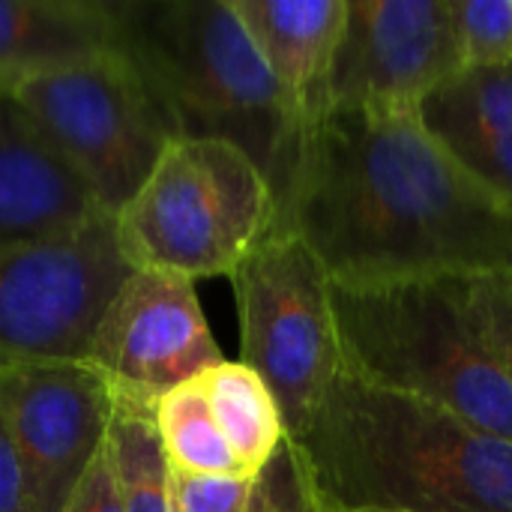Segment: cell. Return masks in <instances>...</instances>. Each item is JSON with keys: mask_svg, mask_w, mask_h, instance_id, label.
<instances>
[{"mask_svg": "<svg viewBox=\"0 0 512 512\" xmlns=\"http://www.w3.org/2000/svg\"><path fill=\"white\" fill-rule=\"evenodd\" d=\"M240 363L273 393L285 441H297L342 372L330 276L288 228L270 234L231 273Z\"/></svg>", "mask_w": 512, "mask_h": 512, "instance_id": "7", "label": "cell"}, {"mask_svg": "<svg viewBox=\"0 0 512 512\" xmlns=\"http://www.w3.org/2000/svg\"><path fill=\"white\" fill-rule=\"evenodd\" d=\"M252 477H207L171 468V512H246Z\"/></svg>", "mask_w": 512, "mask_h": 512, "instance_id": "22", "label": "cell"}, {"mask_svg": "<svg viewBox=\"0 0 512 512\" xmlns=\"http://www.w3.org/2000/svg\"><path fill=\"white\" fill-rule=\"evenodd\" d=\"M6 93L42 129L111 219L144 186L168 144L180 138L153 84L123 45L27 78Z\"/></svg>", "mask_w": 512, "mask_h": 512, "instance_id": "6", "label": "cell"}, {"mask_svg": "<svg viewBox=\"0 0 512 512\" xmlns=\"http://www.w3.org/2000/svg\"><path fill=\"white\" fill-rule=\"evenodd\" d=\"M318 512H327V510H318ZM336 512H345V510H336ZM357 512H369V510H357Z\"/></svg>", "mask_w": 512, "mask_h": 512, "instance_id": "26", "label": "cell"}, {"mask_svg": "<svg viewBox=\"0 0 512 512\" xmlns=\"http://www.w3.org/2000/svg\"><path fill=\"white\" fill-rule=\"evenodd\" d=\"M273 222L270 180L237 144L174 138L144 186L114 216V237L132 270L186 282L231 279Z\"/></svg>", "mask_w": 512, "mask_h": 512, "instance_id": "5", "label": "cell"}, {"mask_svg": "<svg viewBox=\"0 0 512 512\" xmlns=\"http://www.w3.org/2000/svg\"><path fill=\"white\" fill-rule=\"evenodd\" d=\"M507 267L512 270V213H510V258H507Z\"/></svg>", "mask_w": 512, "mask_h": 512, "instance_id": "25", "label": "cell"}, {"mask_svg": "<svg viewBox=\"0 0 512 512\" xmlns=\"http://www.w3.org/2000/svg\"><path fill=\"white\" fill-rule=\"evenodd\" d=\"M99 219L111 216L21 105L0 90V246L54 243Z\"/></svg>", "mask_w": 512, "mask_h": 512, "instance_id": "12", "label": "cell"}, {"mask_svg": "<svg viewBox=\"0 0 512 512\" xmlns=\"http://www.w3.org/2000/svg\"><path fill=\"white\" fill-rule=\"evenodd\" d=\"M246 512H318L297 453L288 441L255 477Z\"/></svg>", "mask_w": 512, "mask_h": 512, "instance_id": "21", "label": "cell"}, {"mask_svg": "<svg viewBox=\"0 0 512 512\" xmlns=\"http://www.w3.org/2000/svg\"><path fill=\"white\" fill-rule=\"evenodd\" d=\"M105 459L123 512H171V465L153 411L114 399Z\"/></svg>", "mask_w": 512, "mask_h": 512, "instance_id": "17", "label": "cell"}, {"mask_svg": "<svg viewBox=\"0 0 512 512\" xmlns=\"http://www.w3.org/2000/svg\"><path fill=\"white\" fill-rule=\"evenodd\" d=\"M153 423L165 459L174 471L207 477H246L210 414L201 378L186 381L168 396H162L153 408Z\"/></svg>", "mask_w": 512, "mask_h": 512, "instance_id": "18", "label": "cell"}, {"mask_svg": "<svg viewBox=\"0 0 512 512\" xmlns=\"http://www.w3.org/2000/svg\"><path fill=\"white\" fill-rule=\"evenodd\" d=\"M459 69L447 0H348L330 108H420Z\"/></svg>", "mask_w": 512, "mask_h": 512, "instance_id": "11", "label": "cell"}, {"mask_svg": "<svg viewBox=\"0 0 512 512\" xmlns=\"http://www.w3.org/2000/svg\"><path fill=\"white\" fill-rule=\"evenodd\" d=\"M123 48L180 138L237 144L279 192L297 147L282 90L231 0H120Z\"/></svg>", "mask_w": 512, "mask_h": 512, "instance_id": "3", "label": "cell"}, {"mask_svg": "<svg viewBox=\"0 0 512 512\" xmlns=\"http://www.w3.org/2000/svg\"><path fill=\"white\" fill-rule=\"evenodd\" d=\"M222 360L195 282L156 270H129L108 300L84 357L108 381L117 402L147 411Z\"/></svg>", "mask_w": 512, "mask_h": 512, "instance_id": "9", "label": "cell"}, {"mask_svg": "<svg viewBox=\"0 0 512 512\" xmlns=\"http://www.w3.org/2000/svg\"><path fill=\"white\" fill-rule=\"evenodd\" d=\"M462 69L512 63V0H447Z\"/></svg>", "mask_w": 512, "mask_h": 512, "instance_id": "19", "label": "cell"}, {"mask_svg": "<svg viewBox=\"0 0 512 512\" xmlns=\"http://www.w3.org/2000/svg\"><path fill=\"white\" fill-rule=\"evenodd\" d=\"M468 318L477 330V339L512 384V270L489 267L468 273L465 279Z\"/></svg>", "mask_w": 512, "mask_h": 512, "instance_id": "20", "label": "cell"}, {"mask_svg": "<svg viewBox=\"0 0 512 512\" xmlns=\"http://www.w3.org/2000/svg\"><path fill=\"white\" fill-rule=\"evenodd\" d=\"M60 512H123L114 480H111V471H108L105 450L90 465V471L84 474V480L78 483V489L72 492V498L66 501V507Z\"/></svg>", "mask_w": 512, "mask_h": 512, "instance_id": "24", "label": "cell"}, {"mask_svg": "<svg viewBox=\"0 0 512 512\" xmlns=\"http://www.w3.org/2000/svg\"><path fill=\"white\" fill-rule=\"evenodd\" d=\"M510 204L471 177L420 108H327L297 138L276 222L330 282L507 267Z\"/></svg>", "mask_w": 512, "mask_h": 512, "instance_id": "1", "label": "cell"}, {"mask_svg": "<svg viewBox=\"0 0 512 512\" xmlns=\"http://www.w3.org/2000/svg\"><path fill=\"white\" fill-rule=\"evenodd\" d=\"M288 444L318 510L512 512L510 441L348 372Z\"/></svg>", "mask_w": 512, "mask_h": 512, "instance_id": "2", "label": "cell"}, {"mask_svg": "<svg viewBox=\"0 0 512 512\" xmlns=\"http://www.w3.org/2000/svg\"><path fill=\"white\" fill-rule=\"evenodd\" d=\"M303 132L330 108L348 0H231Z\"/></svg>", "mask_w": 512, "mask_h": 512, "instance_id": "13", "label": "cell"}, {"mask_svg": "<svg viewBox=\"0 0 512 512\" xmlns=\"http://www.w3.org/2000/svg\"><path fill=\"white\" fill-rule=\"evenodd\" d=\"M468 273L330 282L342 372L435 402L512 444V384L465 303Z\"/></svg>", "mask_w": 512, "mask_h": 512, "instance_id": "4", "label": "cell"}, {"mask_svg": "<svg viewBox=\"0 0 512 512\" xmlns=\"http://www.w3.org/2000/svg\"><path fill=\"white\" fill-rule=\"evenodd\" d=\"M123 45L120 0H0V90Z\"/></svg>", "mask_w": 512, "mask_h": 512, "instance_id": "14", "label": "cell"}, {"mask_svg": "<svg viewBox=\"0 0 512 512\" xmlns=\"http://www.w3.org/2000/svg\"><path fill=\"white\" fill-rule=\"evenodd\" d=\"M453 159L512 207V63L459 69L420 105Z\"/></svg>", "mask_w": 512, "mask_h": 512, "instance_id": "15", "label": "cell"}, {"mask_svg": "<svg viewBox=\"0 0 512 512\" xmlns=\"http://www.w3.org/2000/svg\"><path fill=\"white\" fill-rule=\"evenodd\" d=\"M114 393L84 360L0 369V423L33 486L36 510L60 512L108 441Z\"/></svg>", "mask_w": 512, "mask_h": 512, "instance_id": "10", "label": "cell"}, {"mask_svg": "<svg viewBox=\"0 0 512 512\" xmlns=\"http://www.w3.org/2000/svg\"><path fill=\"white\" fill-rule=\"evenodd\" d=\"M210 414L246 477H258L285 444V423L267 384L240 360H222L201 375Z\"/></svg>", "mask_w": 512, "mask_h": 512, "instance_id": "16", "label": "cell"}, {"mask_svg": "<svg viewBox=\"0 0 512 512\" xmlns=\"http://www.w3.org/2000/svg\"><path fill=\"white\" fill-rule=\"evenodd\" d=\"M129 270L114 219L54 243L0 246V369L30 360H84Z\"/></svg>", "mask_w": 512, "mask_h": 512, "instance_id": "8", "label": "cell"}, {"mask_svg": "<svg viewBox=\"0 0 512 512\" xmlns=\"http://www.w3.org/2000/svg\"><path fill=\"white\" fill-rule=\"evenodd\" d=\"M0 512H39L24 462L0 423Z\"/></svg>", "mask_w": 512, "mask_h": 512, "instance_id": "23", "label": "cell"}]
</instances>
